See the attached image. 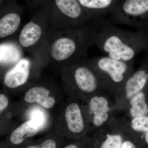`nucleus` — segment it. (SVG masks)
I'll return each mask as SVG.
<instances>
[{
    "label": "nucleus",
    "instance_id": "nucleus-1",
    "mask_svg": "<svg viewBox=\"0 0 148 148\" xmlns=\"http://www.w3.org/2000/svg\"><path fill=\"white\" fill-rule=\"evenodd\" d=\"M94 44L107 56L124 61H134L143 51L148 49V33L138 29L130 32L102 20Z\"/></svg>",
    "mask_w": 148,
    "mask_h": 148
},
{
    "label": "nucleus",
    "instance_id": "nucleus-2",
    "mask_svg": "<svg viewBox=\"0 0 148 148\" xmlns=\"http://www.w3.org/2000/svg\"><path fill=\"white\" fill-rule=\"evenodd\" d=\"M134 61H124L104 56L95 58L90 65L97 72L107 92L115 95L134 72Z\"/></svg>",
    "mask_w": 148,
    "mask_h": 148
},
{
    "label": "nucleus",
    "instance_id": "nucleus-3",
    "mask_svg": "<svg viewBox=\"0 0 148 148\" xmlns=\"http://www.w3.org/2000/svg\"><path fill=\"white\" fill-rule=\"evenodd\" d=\"M73 70L72 75L64 83L71 98L83 101L95 94L107 92L100 77L90 64L77 66Z\"/></svg>",
    "mask_w": 148,
    "mask_h": 148
},
{
    "label": "nucleus",
    "instance_id": "nucleus-4",
    "mask_svg": "<svg viewBox=\"0 0 148 148\" xmlns=\"http://www.w3.org/2000/svg\"><path fill=\"white\" fill-rule=\"evenodd\" d=\"M141 142L142 135L133 131L128 122L113 117L107 124L96 130L92 137V146L95 148H121L126 140Z\"/></svg>",
    "mask_w": 148,
    "mask_h": 148
},
{
    "label": "nucleus",
    "instance_id": "nucleus-5",
    "mask_svg": "<svg viewBox=\"0 0 148 148\" xmlns=\"http://www.w3.org/2000/svg\"><path fill=\"white\" fill-rule=\"evenodd\" d=\"M71 98L59 117L57 128L62 136L79 140L84 138L90 129L80 100Z\"/></svg>",
    "mask_w": 148,
    "mask_h": 148
},
{
    "label": "nucleus",
    "instance_id": "nucleus-6",
    "mask_svg": "<svg viewBox=\"0 0 148 148\" xmlns=\"http://www.w3.org/2000/svg\"><path fill=\"white\" fill-rule=\"evenodd\" d=\"M108 92L95 94L82 101L83 109L89 124L90 130H98L107 124L118 110Z\"/></svg>",
    "mask_w": 148,
    "mask_h": 148
},
{
    "label": "nucleus",
    "instance_id": "nucleus-7",
    "mask_svg": "<svg viewBox=\"0 0 148 148\" xmlns=\"http://www.w3.org/2000/svg\"><path fill=\"white\" fill-rule=\"evenodd\" d=\"M114 22L146 30L148 27V0H124L110 14Z\"/></svg>",
    "mask_w": 148,
    "mask_h": 148
},
{
    "label": "nucleus",
    "instance_id": "nucleus-8",
    "mask_svg": "<svg viewBox=\"0 0 148 148\" xmlns=\"http://www.w3.org/2000/svg\"><path fill=\"white\" fill-rule=\"evenodd\" d=\"M148 84V55L141 66L134 71L122 87L114 95L118 110L124 111L130 99Z\"/></svg>",
    "mask_w": 148,
    "mask_h": 148
},
{
    "label": "nucleus",
    "instance_id": "nucleus-9",
    "mask_svg": "<svg viewBox=\"0 0 148 148\" xmlns=\"http://www.w3.org/2000/svg\"><path fill=\"white\" fill-rule=\"evenodd\" d=\"M30 62L28 59H22L6 73L4 83L6 87L15 88L24 85L29 79Z\"/></svg>",
    "mask_w": 148,
    "mask_h": 148
},
{
    "label": "nucleus",
    "instance_id": "nucleus-10",
    "mask_svg": "<svg viewBox=\"0 0 148 148\" xmlns=\"http://www.w3.org/2000/svg\"><path fill=\"white\" fill-rule=\"evenodd\" d=\"M24 101L29 104L37 103L46 109H52L56 103L50 90L42 86H35L29 89L25 93Z\"/></svg>",
    "mask_w": 148,
    "mask_h": 148
},
{
    "label": "nucleus",
    "instance_id": "nucleus-11",
    "mask_svg": "<svg viewBox=\"0 0 148 148\" xmlns=\"http://www.w3.org/2000/svg\"><path fill=\"white\" fill-rule=\"evenodd\" d=\"M123 111L131 119L148 115V84L130 100Z\"/></svg>",
    "mask_w": 148,
    "mask_h": 148
},
{
    "label": "nucleus",
    "instance_id": "nucleus-12",
    "mask_svg": "<svg viewBox=\"0 0 148 148\" xmlns=\"http://www.w3.org/2000/svg\"><path fill=\"white\" fill-rule=\"evenodd\" d=\"M77 44L74 40L68 38L56 40L51 48L50 54L54 60L61 61L67 60L75 54Z\"/></svg>",
    "mask_w": 148,
    "mask_h": 148
},
{
    "label": "nucleus",
    "instance_id": "nucleus-13",
    "mask_svg": "<svg viewBox=\"0 0 148 148\" xmlns=\"http://www.w3.org/2000/svg\"><path fill=\"white\" fill-rule=\"evenodd\" d=\"M40 127L34 120H28L12 131L10 138V143L14 145H20L27 138L36 135Z\"/></svg>",
    "mask_w": 148,
    "mask_h": 148
},
{
    "label": "nucleus",
    "instance_id": "nucleus-14",
    "mask_svg": "<svg viewBox=\"0 0 148 148\" xmlns=\"http://www.w3.org/2000/svg\"><path fill=\"white\" fill-rule=\"evenodd\" d=\"M82 7L95 12L99 19L110 14L117 4V0H78Z\"/></svg>",
    "mask_w": 148,
    "mask_h": 148
},
{
    "label": "nucleus",
    "instance_id": "nucleus-15",
    "mask_svg": "<svg viewBox=\"0 0 148 148\" xmlns=\"http://www.w3.org/2000/svg\"><path fill=\"white\" fill-rule=\"evenodd\" d=\"M41 35L40 27L33 21H30L24 26L21 31L19 37V42L24 47H29L37 42Z\"/></svg>",
    "mask_w": 148,
    "mask_h": 148
},
{
    "label": "nucleus",
    "instance_id": "nucleus-16",
    "mask_svg": "<svg viewBox=\"0 0 148 148\" xmlns=\"http://www.w3.org/2000/svg\"><path fill=\"white\" fill-rule=\"evenodd\" d=\"M56 6L66 16L73 19L81 18L82 6L78 0H54Z\"/></svg>",
    "mask_w": 148,
    "mask_h": 148
},
{
    "label": "nucleus",
    "instance_id": "nucleus-17",
    "mask_svg": "<svg viewBox=\"0 0 148 148\" xmlns=\"http://www.w3.org/2000/svg\"><path fill=\"white\" fill-rule=\"evenodd\" d=\"M21 21L17 14H8L0 20V37L3 38L14 34L18 28Z\"/></svg>",
    "mask_w": 148,
    "mask_h": 148
},
{
    "label": "nucleus",
    "instance_id": "nucleus-18",
    "mask_svg": "<svg viewBox=\"0 0 148 148\" xmlns=\"http://www.w3.org/2000/svg\"><path fill=\"white\" fill-rule=\"evenodd\" d=\"M128 123L130 127L135 132L144 133L148 131V115L133 118Z\"/></svg>",
    "mask_w": 148,
    "mask_h": 148
},
{
    "label": "nucleus",
    "instance_id": "nucleus-19",
    "mask_svg": "<svg viewBox=\"0 0 148 148\" xmlns=\"http://www.w3.org/2000/svg\"><path fill=\"white\" fill-rule=\"evenodd\" d=\"M57 143L56 142L51 139H48L38 145H32L28 146V148H57Z\"/></svg>",
    "mask_w": 148,
    "mask_h": 148
},
{
    "label": "nucleus",
    "instance_id": "nucleus-20",
    "mask_svg": "<svg viewBox=\"0 0 148 148\" xmlns=\"http://www.w3.org/2000/svg\"><path fill=\"white\" fill-rule=\"evenodd\" d=\"M8 98L3 94H0V113H2L5 110L8 106Z\"/></svg>",
    "mask_w": 148,
    "mask_h": 148
},
{
    "label": "nucleus",
    "instance_id": "nucleus-21",
    "mask_svg": "<svg viewBox=\"0 0 148 148\" xmlns=\"http://www.w3.org/2000/svg\"><path fill=\"white\" fill-rule=\"evenodd\" d=\"M41 114L40 112H36L33 113L32 118V119L34 120L40 125V126L43 121V117Z\"/></svg>",
    "mask_w": 148,
    "mask_h": 148
},
{
    "label": "nucleus",
    "instance_id": "nucleus-22",
    "mask_svg": "<svg viewBox=\"0 0 148 148\" xmlns=\"http://www.w3.org/2000/svg\"><path fill=\"white\" fill-rule=\"evenodd\" d=\"M80 145L79 144H76V143H72V144H69L64 147L65 148H77L80 147Z\"/></svg>",
    "mask_w": 148,
    "mask_h": 148
},
{
    "label": "nucleus",
    "instance_id": "nucleus-23",
    "mask_svg": "<svg viewBox=\"0 0 148 148\" xmlns=\"http://www.w3.org/2000/svg\"><path fill=\"white\" fill-rule=\"evenodd\" d=\"M145 146H148V131L143 133Z\"/></svg>",
    "mask_w": 148,
    "mask_h": 148
}]
</instances>
